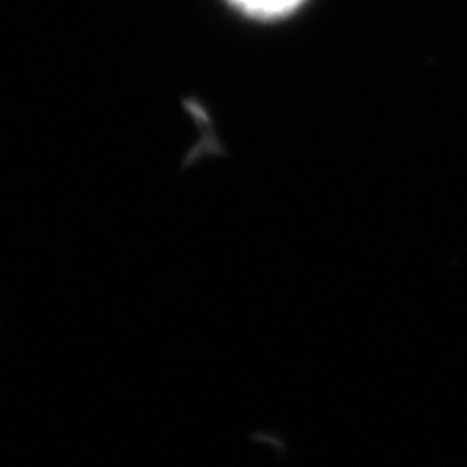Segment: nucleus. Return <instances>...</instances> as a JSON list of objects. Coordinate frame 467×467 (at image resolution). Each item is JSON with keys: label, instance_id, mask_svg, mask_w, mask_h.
Masks as SVG:
<instances>
[{"label": "nucleus", "instance_id": "obj_1", "mask_svg": "<svg viewBox=\"0 0 467 467\" xmlns=\"http://www.w3.org/2000/svg\"><path fill=\"white\" fill-rule=\"evenodd\" d=\"M230 3L236 5L247 14H254V16H283L295 8H298L304 0H230Z\"/></svg>", "mask_w": 467, "mask_h": 467}]
</instances>
